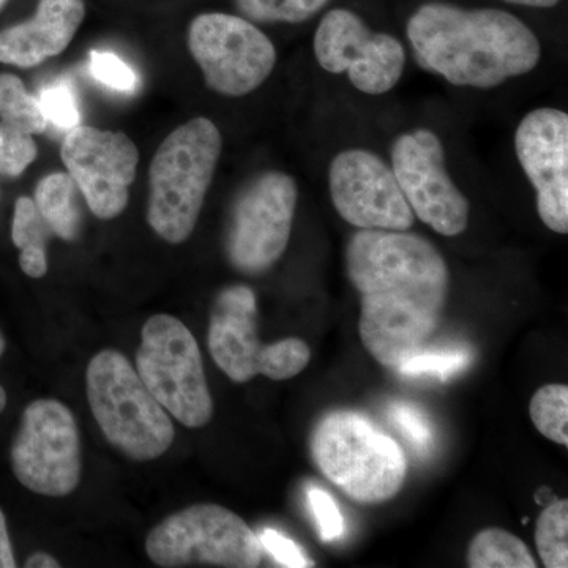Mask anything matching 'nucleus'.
I'll use <instances>...</instances> for the list:
<instances>
[{
  "mask_svg": "<svg viewBox=\"0 0 568 568\" xmlns=\"http://www.w3.org/2000/svg\"><path fill=\"white\" fill-rule=\"evenodd\" d=\"M346 274L361 295L358 335L386 368L428 346L450 293V272L428 239L409 231L358 230L345 252Z\"/></svg>",
  "mask_w": 568,
  "mask_h": 568,
  "instance_id": "f257e3e1",
  "label": "nucleus"
},
{
  "mask_svg": "<svg viewBox=\"0 0 568 568\" xmlns=\"http://www.w3.org/2000/svg\"><path fill=\"white\" fill-rule=\"evenodd\" d=\"M406 37L422 70L478 91L528 77L544 54L536 32L510 11L437 0L410 14Z\"/></svg>",
  "mask_w": 568,
  "mask_h": 568,
  "instance_id": "f03ea898",
  "label": "nucleus"
},
{
  "mask_svg": "<svg viewBox=\"0 0 568 568\" xmlns=\"http://www.w3.org/2000/svg\"><path fill=\"white\" fill-rule=\"evenodd\" d=\"M223 151V136L209 118L173 130L149 166L148 223L168 244L193 234Z\"/></svg>",
  "mask_w": 568,
  "mask_h": 568,
  "instance_id": "7ed1b4c3",
  "label": "nucleus"
},
{
  "mask_svg": "<svg viewBox=\"0 0 568 568\" xmlns=\"http://www.w3.org/2000/svg\"><path fill=\"white\" fill-rule=\"evenodd\" d=\"M313 462L355 503L394 499L407 477L405 452L395 439L355 410L325 414L312 436Z\"/></svg>",
  "mask_w": 568,
  "mask_h": 568,
  "instance_id": "20e7f679",
  "label": "nucleus"
},
{
  "mask_svg": "<svg viewBox=\"0 0 568 568\" xmlns=\"http://www.w3.org/2000/svg\"><path fill=\"white\" fill-rule=\"evenodd\" d=\"M88 398L108 443L136 462L163 457L173 446L170 414L142 383L125 355L104 349L88 366Z\"/></svg>",
  "mask_w": 568,
  "mask_h": 568,
  "instance_id": "39448f33",
  "label": "nucleus"
},
{
  "mask_svg": "<svg viewBox=\"0 0 568 568\" xmlns=\"http://www.w3.org/2000/svg\"><path fill=\"white\" fill-rule=\"evenodd\" d=\"M136 372L156 402L189 428L211 422L213 402L203 355L190 328L178 317L155 315L144 324Z\"/></svg>",
  "mask_w": 568,
  "mask_h": 568,
  "instance_id": "423d86ee",
  "label": "nucleus"
},
{
  "mask_svg": "<svg viewBox=\"0 0 568 568\" xmlns=\"http://www.w3.org/2000/svg\"><path fill=\"white\" fill-rule=\"evenodd\" d=\"M145 551L164 568H254L264 555L244 519L216 504H197L163 519L149 534Z\"/></svg>",
  "mask_w": 568,
  "mask_h": 568,
  "instance_id": "0eeeda50",
  "label": "nucleus"
},
{
  "mask_svg": "<svg viewBox=\"0 0 568 568\" xmlns=\"http://www.w3.org/2000/svg\"><path fill=\"white\" fill-rule=\"evenodd\" d=\"M209 351L224 375L239 384L257 375L287 381L301 375L312 361L304 339L261 343L256 295L244 284L226 287L216 297L209 324Z\"/></svg>",
  "mask_w": 568,
  "mask_h": 568,
  "instance_id": "6e6552de",
  "label": "nucleus"
},
{
  "mask_svg": "<svg viewBox=\"0 0 568 568\" xmlns=\"http://www.w3.org/2000/svg\"><path fill=\"white\" fill-rule=\"evenodd\" d=\"M193 61L205 85L227 99H241L274 73L278 54L260 26L241 14L209 11L193 18L186 32Z\"/></svg>",
  "mask_w": 568,
  "mask_h": 568,
  "instance_id": "1a4fd4ad",
  "label": "nucleus"
},
{
  "mask_svg": "<svg viewBox=\"0 0 568 568\" xmlns=\"http://www.w3.org/2000/svg\"><path fill=\"white\" fill-rule=\"evenodd\" d=\"M297 203V181L283 171H265L246 183L227 224L226 254L235 271L261 275L282 260Z\"/></svg>",
  "mask_w": 568,
  "mask_h": 568,
  "instance_id": "9d476101",
  "label": "nucleus"
},
{
  "mask_svg": "<svg viewBox=\"0 0 568 568\" xmlns=\"http://www.w3.org/2000/svg\"><path fill=\"white\" fill-rule=\"evenodd\" d=\"M11 467L21 485L41 496L63 497L81 480V443L77 420L58 399L26 407L11 446Z\"/></svg>",
  "mask_w": 568,
  "mask_h": 568,
  "instance_id": "9b49d317",
  "label": "nucleus"
},
{
  "mask_svg": "<svg viewBox=\"0 0 568 568\" xmlns=\"http://www.w3.org/2000/svg\"><path fill=\"white\" fill-rule=\"evenodd\" d=\"M313 52L321 69L345 74L355 91L386 95L405 74V44L387 32L373 31L353 10L324 14L313 37Z\"/></svg>",
  "mask_w": 568,
  "mask_h": 568,
  "instance_id": "f8f14e48",
  "label": "nucleus"
},
{
  "mask_svg": "<svg viewBox=\"0 0 568 568\" xmlns=\"http://www.w3.org/2000/svg\"><path fill=\"white\" fill-rule=\"evenodd\" d=\"M390 166L414 216L444 237L469 226L470 203L447 168L444 142L429 129H414L392 142Z\"/></svg>",
  "mask_w": 568,
  "mask_h": 568,
  "instance_id": "ddd939ff",
  "label": "nucleus"
},
{
  "mask_svg": "<svg viewBox=\"0 0 568 568\" xmlns=\"http://www.w3.org/2000/svg\"><path fill=\"white\" fill-rule=\"evenodd\" d=\"M328 193L336 213L357 230L409 231L416 223L390 163L369 149L336 153L328 166Z\"/></svg>",
  "mask_w": 568,
  "mask_h": 568,
  "instance_id": "4468645a",
  "label": "nucleus"
},
{
  "mask_svg": "<svg viewBox=\"0 0 568 568\" xmlns=\"http://www.w3.org/2000/svg\"><path fill=\"white\" fill-rule=\"evenodd\" d=\"M61 159L97 219H118L125 211L140 164V151L125 133L74 126L63 138Z\"/></svg>",
  "mask_w": 568,
  "mask_h": 568,
  "instance_id": "2eb2a0df",
  "label": "nucleus"
},
{
  "mask_svg": "<svg viewBox=\"0 0 568 568\" xmlns=\"http://www.w3.org/2000/svg\"><path fill=\"white\" fill-rule=\"evenodd\" d=\"M515 153L534 192L541 223L568 233V114L541 106L523 115L515 132Z\"/></svg>",
  "mask_w": 568,
  "mask_h": 568,
  "instance_id": "dca6fc26",
  "label": "nucleus"
},
{
  "mask_svg": "<svg viewBox=\"0 0 568 568\" xmlns=\"http://www.w3.org/2000/svg\"><path fill=\"white\" fill-rule=\"evenodd\" d=\"M85 13V0H39L32 18L0 31V63L33 69L62 54Z\"/></svg>",
  "mask_w": 568,
  "mask_h": 568,
  "instance_id": "f3484780",
  "label": "nucleus"
},
{
  "mask_svg": "<svg viewBox=\"0 0 568 568\" xmlns=\"http://www.w3.org/2000/svg\"><path fill=\"white\" fill-rule=\"evenodd\" d=\"M78 186L67 173H51L40 179L33 203L51 233L74 241L80 233L81 212L78 207Z\"/></svg>",
  "mask_w": 568,
  "mask_h": 568,
  "instance_id": "a211bd4d",
  "label": "nucleus"
},
{
  "mask_svg": "<svg viewBox=\"0 0 568 568\" xmlns=\"http://www.w3.org/2000/svg\"><path fill=\"white\" fill-rule=\"evenodd\" d=\"M470 568H536L537 562L528 545L506 529L480 530L467 549Z\"/></svg>",
  "mask_w": 568,
  "mask_h": 568,
  "instance_id": "6ab92c4d",
  "label": "nucleus"
},
{
  "mask_svg": "<svg viewBox=\"0 0 568 568\" xmlns=\"http://www.w3.org/2000/svg\"><path fill=\"white\" fill-rule=\"evenodd\" d=\"M0 122L31 134L47 130L48 121L39 99L26 89L17 74L0 73Z\"/></svg>",
  "mask_w": 568,
  "mask_h": 568,
  "instance_id": "aec40b11",
  "label": "nucleus"
},
{
  "mask_svg": "<svg viewBox=\"0 0 568 568\" xmlns=\"http://www.w3.org/2000/svg\"><path fill=\"white\" fill-rule=\"evenodd\" d=\"M530 418L538 432L559 446L568 447V387L547 384L530 399Z\"/></svg>",
  "mask_w": 568,
  "mask_h": 568,
  "instance_id": "412c9836",
  "label": "nucleus"
},
{
  "mask_svg": "<svg viewBox=\"0 0 568 568\" xmlns=\"http://www.w3.org/2000/svg\"><path fill=\"white\" fill-rule=\"evenodd\" d=\"M536 547L545 567H568V500H555L541 511L537 519Z\"/></svg>",
  "mask_w": 568,
  "mask_h": 568,
  "instance_id": "4be33fe9",
  "label": "nucleus"
},
{
  "mask_svg": "<svg viewBox=\"0 0 568 568\" xmlns=\"http://www.w3.org/2000/svg\"><path fill=\"white\" fill-rule=\"evenodd\" d=\"M331 0H234L241 17L254 24H302L312 20Z\"/></svg>",
  "mask_w": 568,
  "mask_h": 568,
  "instance_id": "5701e85b",
  "label": "nucleus"
},
{
  "mask_svg": "<svg viewBox=\"0 0 568 568\" xmlns=\"http://www.w3.org/2000/svg\"><path fill=\"white\" fill-rule=\"evenodd\" d=\"M469 351L462 346L439 347V349L418 351L413 357L406 358L396 366L395 372L403 376H429L447 381L457 375L470 362Z\"/></svg>",
  "mask_w": 568,
  "mask_h": 568,
  "instance_id": "b1692460",
  "label": "nucleus"
},
{
  "mask_svg": "<svg viewBox=\"0 0 568 568\" xmlns=\"http://www.w3.org/2000/svg\"><path fill=\"white\" fill-rule=\"evenodd\" d=\"M39 156L33 134L0 122V174L20 178Z\"/></svg>",
  "mask_w": 568,
  "mask_h": 568,
  "instance_id": "393cba45",
  "label": "nucleus"
},
{
  "mask_svg": "<svg viewBox=\"0 0 568 568\" xmlns=\"http://www.w3.org/2000/svg\"><path fill=\"white\" fill-rule=\"evenodd\" d=\"M388 418L399 429L407 443L420 454L433 450L435 426L420 407L407 402H394L388 406Z\"/></svg>",
  "mask_w": 568,
  "mask_h": 568,
  "instance_id": "a878e982",
  "label": "nucleus"
},
{
  "mask_svg": "<svg viewBox=\"0 0 568 568\" xmlns=\"http://www.w3.org/2000/svg\"><path fill=\"white\" fill-rule=\"evenodd\" d=\"M50 234H52L51 230L41 219L32 197H18L14 204L13 224H11V241L14 246L20 250L26 246H47Z\"/></svg>",
  "mask_w": 568,
  "mask_h": 568,
  "instance_id": "bb28decb",
  "label": "nucleus"
},
{
  "mask_svg": "<svg viewBox=\"0 0 568 568\" xmlns=\"http://www.w3.org/2000/svg\"><path fill=\"white\" fill-rule=\"evenodd\" d=\"M37 99H39L41 111H43L48 123L52 122L58 129L67 130V132L80 125L81 112L70 85H50V88L43 89Z\"/></svg>",
  "mask_w": 568,
  "mask_h": 568,
  "instance_id": "cd10ccee",
  "label": "nucleus"
},
{
  "mask_svg": "<svg viewBox=\"0 0 568 568\" xmlns=\"http://www.w3.org/2000/svg\"><path fill=\"white\" fill-rule=\"evenodd\" d=\"M91 71L97 81L112 91L133 92L136 89V73L112 52L92 51Z\"/></svg>",
  "mask_w": 568,
  "mask_h": 568,
  "instance_id": "c85d7f7f",
  "label": "nucleus"
},
{
  "mask_svg": "<svg viewBox=\"0 0 568 568\" xmlns=\"http://www.w3.org/2000/svg\"><path fill=\"white\" fill-rule=\"evenodd\" d=\"M308 504L324 541L338 540L345 536V518L334 497L324 489L313 487L308 489Z\"/></svg>",
  "mask_w": 568,
  "mask_h": 568,
  "instance_id": "c756f323",
  "label": "nucleus"
},
{
  "mask_svg": "<svg viewBox=\"0 0 568 568\" xmlns=\"http://www.w3.org/2000/svg\"><path fill=\"white\" fill-rule=\"evenodd\" d=\"M260 541L264 551H267L283 567H315V562L306 558L295 541L291 540L275 529H264L260 534Z\"/></svg>",
  "mask_w": 568,
  "mask_h": 568,
  "instance_id": "7c9ffc66",
  "label": "nucleus"
},
{
  "mask_svg": "<svg viewBox=\"0 0 568 568\" xmlns=\"http://www.w3.org/2000/svg\"><path fill=\"white\" fill-rule=\"evenodd\" d=\"M22 272L31 278H43L48 272L47 246H26L21 250Z\"/></svg>",
  "mask_w": 568,
  "mask_h": 568,
  "instance_id": "2f4dec72",
  "label": "nucleus"
},
{
  "mask_svg": "<svg viewBox=\"0 0 568 568\" xmlns=\"http://www.w3.org/2000/svg\"><path fill=\"white\" fill-rule=\"evenodd\" d=\"M17 560L11 547L9 529H7L6 515L0 510V568H14Z\"/></svg>",
  "mask_w": 568,
  "mask_h": 568,
  "instance_id": "473e14b6",
  "label": "nucleus"
},
{
  "mask_svg": "<svg viewBox=\"0 0 568 568\" xmlns=\"http://www.w3.org/2000/svg\"><path fill=\"white\" fill-rule=\"evenodd\" d=\"M24 567L28 568H59L61 564L58 562V559L52 558V556L47 555V552H36L31 558L26 560Z\"/></svg>",
  "mask_w": 568,
  "mask_h": 568,
  "instance_id": "72a5a7b5",
  "label": "nucleus"
},
{
  "mask_svg": "<svg viewBox=\"0 0 568 568\" xmlns=\"http://www.w3.org/2000/svg\"><path fill=\"white\" fill-rule=\"evenodd\" d=\"M511 6L528 7V9H555L562 0H504Z\"/></svg>",
  "mask_w": 568,
  "mask_h": 568,
  "instance_id": "f704fd0d",
  "label": "nucleus"
},
{
  "mask_svg": "<svg viewBox=\"0 0 568 568\" xmlns=\"http://www.w3.org/2000/svg\"><path fill=\"white\" fill-rule=\"evenodd\" d=\"M7 406V392L6 388L0 386V413L6 409Z\"/></svg>",
  "mask_w": 568,
  "mask_h": 568,
  "instance_id": "c9c22d12",
  "label": "nucleus"
},
{
  "mask_svg": "<svg viewBox=\"0 0 568 568\" xmlns=\"http://www.w3.org/2000/svg\"><path fill=\"white\" fill-rule=\"evenodd\" d=\"M3 351H6V339H3L2 334H0V355L3 354Z\"/></svg>",
  "mask_w": 568,
  "mask_h": 568,
  "instance_id": "e433bc0d",
  "label": "nucleus"
},
{
  "mask_svg": "<svg viewBox=\"0 0 568 568\" xmlns=\"http://www.w3.org/2000/svg\"><path fill=\"white\" fill-rule=\"evenodd\" d=\"M10 0H0V10L6 9L7 3H9Z\"/></svg>",
  "mask_w": 568,
  "mask_h": 568,
  "instance_id": "4c0bfd02",
  "label": "nucleus"
}]
</instances>
